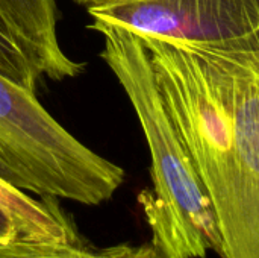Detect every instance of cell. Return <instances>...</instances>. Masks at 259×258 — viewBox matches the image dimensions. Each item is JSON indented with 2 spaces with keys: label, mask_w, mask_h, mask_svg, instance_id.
Returning a JSON list of instances; mask_svg holds the SVG:
<instances>
[{
  "label": "cell",
  "mask_w": 259,
  "mask_h": 258,
  "mask_svg": "<svg viewBox=\"0 0 259 258\" xmlns=\"http://www.w3.org/2000/svg\"><path fill=\"white\" fill-rule=\"evenodd\" d=\"M73 2H76L77 5H83V6L90 8V6H96V5H100V3H103L105 0H73Z\"/></svg>",
  "instance_id": "cell-11"
},
{
  "label": "cell",
  "mask_w": 259,
  "mask_h": 258,
  "mask_svg": "<svg viewBox=\"0 0 259 258\" xmlns=\"http://www.w3.org/2000/svg\"><path fill=\"white\" fill-rule=\"evenodd\" d=\"M0 73L12 79L18 85L36 93L41 73L29 62L18 44L15 43L9 27L0 15Z\"/></svg>",
  "instance_id": "cell-8"
},
{
  "label": "cell",
  "mask_w": 259,
  "mask_h": 258,
  "mask_svg": "<svg viewBox=\"0 0 259 258\" xmlns=\"http://www.w3.org/2000/svg\"><path fill=\"white\" fill-rule=\"evenodd\" d=\"M55 198L29 196L0 178V210L15 225L21 240L82 243L71 220Z\"/></svg>",
  "instance_id": "cell-6"
},
{
  "label": "cell",
  "mask_w": 259,
  "mask_h": 258,
  "mask_svg": "<svg viewBox=\"0 0 259 258\" xmlns=\"http://www.w3.org/2000/svg\"><path fill=\"white\" fill-rule=\"evenodd\" d=\"M129 258H164L153 246L150 245H143V246H135L134 252Z\"/></svg>",
  "instance_id": "cell-10"
},
{
  "label": "cell",
  "mask_w": 259,
  "mask_h": 258,
  "mask_svg": "<svg viewBox=\"0 0 259 258\" xmlns=\"http://www.w3.org/2000/svg\"><path fill=\"white\" fill-rule=\"evenodd\" d=\"M103 36L100 58L126 93L152 160L153 189L138 196L152 230V246L164 258L223 254L214 207L203 181L161 97L141 36L121 26L91 20Z\"/></svg>",
  "instance_id": "cell-2"
},
{
  "label": "cell",
  "mask_w": 259,
  "mask_h": 258,
  "mask_svg": "<svg viewBox=\"0 0 259 258\" xmlns=\"http://www.w3.org/2000/svg\"><path fill=\"white\" fill-rule=\"evenodd\" d=\"M15 240H21L18 231L12 224V220L6 216V213L0 210V246L9 245Z\"/></svg>",
  "instance_id": "cell-9"
},
{
  "label": "cell",
  "mask_w": 259,
  "mask_h": 258,
  "mask_svg": "<svg viewBox=\"0 0 259 258\" xmlns=\"http://www.w3.org/2000/svg\"><path fill=\"white\" fill-rule=\"evenodd\" d=\"M0 178L39 198L109 201L124 170L70 134L35 93L0 73Z\"/></svg>",
  "instance_id": "cell-3"
},
{
  "label": "cell",
  "mask_w": 259,
  "mask_h": 258,
  "mask_svg": "<svg viewBox=\"0 0 259 258\" xmlns=\"http://www.w3.org/2000/svg\"><path fill=\"white\" fill-rule=\"evenodd\" d=\"M0 15L41 76L62 81L83 73L85 64L67 56L59 44L55 0H0Z\"/></svg>",
  "instance_id": "cell-5"
},
{
  "label": "cell",
  "mask_w": 259,
  "mask_h": 258,
  "mask_svg": "<svg viewBox=\"0 0 259 258\" xmlns=\"http://www.w3.org/2000/svg\"><path fill=\"white\" fill-rule=\"evenodd\" d=\"M135 246L117 245L106 249H90L82 243L15 240L0 246V258H129Z\"/></svg>",
  "instance_id": "cell-7"
},
{
  "label": "cell",
  "mask_w": 259,
  "mask_h": 258,
  "mask_svg": "<svg viewBox=\"0 0 259 258\" xmlns=\"http://www.w3.org/2000/svg\"><path fill=\"white\" fill-rule=\"evenodd\" d=\"M91 20L197 46L259 43V0H105Z\"/></svg>",
  "instance_id": "cell-4"
},
{
  "label": "cell",
  "mask_w": 259,
  "mask_h": 258,
  "mask_svg": "<svg viewBox=\"0 0 259 258\" xmlns=\"http://www.w3.org/2000/svg\"><path fill=\"white\" fill-rule=\"evenodd\" d=\"M140 36L214 207L222 258H259V43L197 46Z\"/></svg>",
  "instance_id": "cell-1"
}]
</instances>
